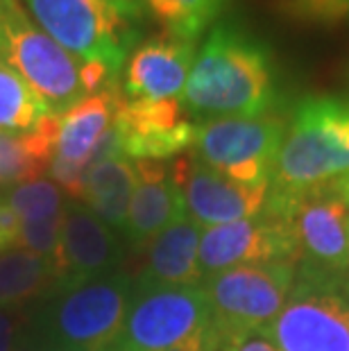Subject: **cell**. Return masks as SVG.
I'll use <instances>...</instances> for the list:
<instances>
[{
	"label": "cell",
	"mask_w": 349,
	"mask_h": 351,
	"mask_svg": "<svg viewBox=\"0 0 349 351\" xmlns=\"http://www.w3.org/2000/svg\"><path fill=\"white\" fill-rule=\"evenodd\" d=\"M277 102L270 48L236 23H218L195 55L182 93L191 116H263Z\"/></svg>",
	"instance_id": "6da1fadb"
},
{
	"label": "cell",
	"mask_w": 349,
	"mask_h": 351,
	"mask_svg": "<svg viewBox=\"0 0 349 351\" xmlns=\"http://www.w3.org/2000/svg\"><path fill=\"white\" fill-rule=\"evenodd\" d=\"M349 177V102L333 95H309L295 107L286 127L270 189L309 193Z\"/></svg>",
	"instance_id": "7a4b0ae2"
},
{
	"label": "cell",
	"mask_w": 349,
	"mask_h": 351,
	"mask_svg": "<svg viewBox=\"0 0 349 351\" xmlns=\"http://www.w3.org/2000/svg\"><path fill=\"white\" fill-rule=\"evenodd\" d=\"M265 333L279 351H349V274L297 265L291 295Z\"/></svg>",
	"instance_id": "3957f363"
},
{
	"label": "cell",
	"mask_w": 349,
	"mask_h": 351,
	"mask_svg": "<svg viewBox=\"0 0 349 351\" xmlns=\"http://www.w3.org/2000/svg\"><path fill=\"white\" fill-rule=\"evenodd\" d=\"M0 64L16 71L55 114H64L88 95L86 62L29 23L19 0H3L0 5Z\"/></svg>",
	"instance_id": "277c9868"
},
{
	"label": "cell",
	"mask_w": 349,
	"mask_h": 351,
	"mask_svg": "<svg viewBox=\"0 0 349 351\" xmlns=\"http://www.w3.org/2000/svg\"><path fill=\"white\" fill-rule=\"evenodd\" d=\"M134 283L128 274H107L75 288L48 311L43 333L50 351H114L121 338Z\"/></svg>",
	"instance_id": "5b68a950"
},
{
	"label": "cell",
	"mask_w": 349,
	"mask_h": 351,
	"mask_svg": "<svg viewBox=\"0 0 349 351\" xmlns=\"http://www.w3.org/2000/svg\"><path fill=\"white\" fill-rule=\"evenodd\" d=\"M211 333V304L202 286H134L114 351H166Z\"/></svg>",
	"instance_id": "8992f818"
},
{
	"label": "cell",
	"mask_w": 349,
	"mask_h": 351,
	"mask_svg": "<svg viewBox=\"0 0 349 351\" xmlns=\"http://www.w3.org/2000/svg\"><path fill=\"white\" fill-rule=\"evenodd\" d=\"M36 23L62 48L118 75L132 48L130 21L107 0H27Z\"/></svg>",
	"instance_id": "52a82bcc"
},
{
	"label": "cell",
	"mask_w": 349,
	"mask_h": 351,
	"mask_svg": "<svg viewBox=\"0 0 349 351\" xmlns=\"http://www.w3.org/2000/svg\"><path fill=\"white\" fill-rule=\"evenodd\" d=\"M295 274L293 263H261L206 276L202 288L211 304L213 328L220 335L265 328L284 308Z\"/></svg>",
	"instance_id": "ba28073f"
},
{
	"label": "cell",
	"mask_w": 349,
	"mask_h": 351,
	"mask_svg": "<svg viewBox=\"0 0 349 351\" xmlns=\"http://www.w3.org/2000/svg\"><path fill=\"white\" fill-rule=\"evenodd\" d=\"M284 118L234 116L211 118L197 125L195 156L239 184H268L284 141Z\"/></svg>",
	"instance_id": "9c48e42d"
},
{
	"label": "cell",
	"mask_w": 349,
	"mask_h": 351,
	"mask_svg": "<svg viewBox=\"0 0 349 351\" xmlns=\"http://www.w3.org/2000/svg\"><path fill=\"white\" fill-rule=\"evenodd\" d=\"M263 211L291 222L302 252L297 265L329 274L349 272V206L336 184L295 195L268 189Z\"/></svg>",
	"instance_id": "30bf717a"
},
{
	"label": "cell",
	"mask_w": 349,
	"mask_h": 351,
	"mask_svg": "<svg viewBox=\"0 0 349 351\" xmlns=\"http://www.w3.org/2000/svg\"><path fill=\"white\" fill-rule=\"evenodd\" d=\"M197 258L206 279L239 265H297L302 252L291 222L281 215L261 211L254 218L202 229Z\"/></svg>",
	"instance_id": "8fae6325"
},
{
	"label": "cell",
	"mask_w": 349,
	"mask_h": 351,
	"mask_svg": "<svg viewBox=\"0 0 349 351\" xmlns=\"http://www.w3.org/2000/svg\"><path fill=\"white\" fill-rule=\"evenodd\" d=\"M170 175L184 193L186 215L200 227H218L254 218L268 199V184H239L218 170L204 166L195 154L177 156Z\"/></svg>",
	"instance_id": "7c38bea8"
},
{
	"label": "cell",
	"mask_w": 349,
	"mask_h": 351,
	"mask_svg": "<svg viewBox=\"0 0 349 351\" xmlns=\"http://www.w3.org/2000/svg\"><path fill=\"white\" fill-rule=\"evenodd\" d=\"M114 127L121 134L123 154L132 161H166L195 145L197 125L189 121L182 98L130 100L125 95Z\"/></svg>",
	"instance_id": "4fadbf2b"
},
{
	"label": "cell",
	"mask_w": 349,
	"mask_h": 351,
	"mask_svg": "<svg viewBox=\"0 0 349 351\" xmlns=\"http://www.w3.org/2000/svg\"><path fill=\"white\" fill-rule=\"evenodd\" d=\"M121 258L123 245L118 243L114 229L86 208H66L62 241L53 256L57 290L75 288L86 281L114 274Z\"/></svg>",
	"instance_id": "5bb4252c"
},
{
	"label": "cell",
	"mask_w": 349,
	"mask_h": 351,
	"mask_svg": "<svg viewBox=\"0 0 349 351\" xmlns=\"http://www.w3.org/2000/svg\"><path fill=\"white\" fill-rule=\"evenodd\" d=\"M193 62H195V41L177 36L145 41L128 59L125 95L130 100L180 98L189 82Z\"/></svg>",
	"instance_id": "9a60e30c"
},
{
	"label": "cell",
	"mask_w": 349,
	"mask_h": 351,
	"mask_svg": "<svg viewBox=\"0 0 349 351\" xmlns=\"http://www.w3.org/2000/svg\"><path fill=\"white\" fill-rule=\"evenodd\" d=\"M202 227L189 215L175 220L147 245L145 265L136 286H202L197 250Z\"/></svg>",
	"instance_id": "2e32d148"
},
{
	"label": "cell",
	"mask_w": 349,
	"mask_h": 351,
	"mask_svg": "<svg viewBox=\"0 0 349 351\" xmlns=\"http://www.w3.org/2000/svg\"><path fill=\"white\" fill-rule=\"evenodd\" d=\"M123 100L125 93L118 88V82L114 80L98 93L86 95L66 109L64 114H59L55 156L84 166L98 141L111 130L116 111Z\"/></svg>",
	"instance_id": "e0dca14e"
},
{
	"label": "cell",
	"mask_w": 349,
	"mask_h": 351,
	"mask_svg": "<svg viewBox=\"0 0 349 351\" xmlns=\"http://www.w3.org/2000/svg\"><path fill=\"white\" fill-rule=\"evenodd\" d=\"M186 215L184 193L173 175L139 182L130 202L125 236L136 247H147L166 227Z\"/></svg>",
	"instance_id": "ac0fdd59"
},
{
	"label": "cell",
	"mask_w": 349,
	"mask_h": 351,
	"mask_svg": "<svg viewBox=\"0 0 349 351\" xmlns=\"http://www.w3.org/2000/svg\"><path fill=\"white\" fill-rule=\"evenodd\" d=\"M136 186L139 175L134 161L118 156L86 170L82 199L86 202L88 211L98 215L107 227L125 234L130 202L134 197Z\"/></svg>",
	"instance_id": "d6986e66"
},
{
	"label": "cell",
	"mask_w": 349,
	"mask_h": 351,
	"mask_svg": "<svg viewBox=\"0 0 349 351\" xmlns=\"http://www.w3.org/2000/svg\"><path fill=\"white\" fill-rule=\"evenodd\" d=\"M55 286L57 272L50 258L21 247L0 254V308L21 306Z\"/></svg>",
	"instance_id": "ffe728a7"
},
{
	"label": "cell",
	"mask_w": 349,
	"mask_h": 351,
	"mask_svg": "<svg viewBox=\"0 0 349 351\" xmlns=\"http://www.w3.org/2000/svg\"><path fill=\"white\" fill-rule=\"evenodd\" d=\"M53 109L27 82L0 64V132L23 134L34 130Z\"/></svg>",
	"instance_id": "44dd1931"
},
{
	"label": "cell",
	"mask_w": 349,
	"mask_h": 351,
	"mask_svg": "<svg viewBox=\"0 0 349 351\" xmlns=\"http://www.w3.org/2000/svg\"><path fill=\"white\" fill-rule=\"evenodd\" d=\"M143 3L173 36L195 41L220 16L229 0H143Z\"/></svg>",
	"instance_id": "7402d4cb"
},
{
	"label": "cell",
	"mask_w": 349,
	"mask_h": 351,
	"mask_svg": "<svg viewBox=\"0 0 349 351\" xmlns=\"http://www.w3.org/2000/svg\"><path fill=\"white\" fill-rule=\"evenodd\" d=\"M7 202L16 211L21 222H41L64 213L62 191L55 182H48V179L14 186L7 195Z\"/></svg>",
	"instance_id": "603a6c76"
},
{
	"label": "cell",
	"mask_w": 349,
	"mask_h": 351,
	"mask_svg": "<svg viewBox=\"0 0 349 351\" xmlns=\"http://www.w3.org/2000/svg\"><path fill=\"white\" fill-rule=\"evenodd\" d=\"M48 168L27 150L23 134L0 132V186H19L41 179Z\"/></svg>",
	"instance_id": "cb8c5ba5"
},
{
	"label": "cell",
	"mask_w": 349,
	"mask_h": 351,
	"mask_svg": "<svg viewBox=\"0 0 349 351\" xmlns=\"http://www.w3.org/2000/svg\"><path fill=\"white\" fill-rule=\"evenodd\" d=\"M66 213V208H64ZM64 213L55 215V218L41 220V222H23L21 227V241L19 247L41 254L53 261L55 252L59 247V241H62V229H64Z\"/></svg>",
	"instance_id": "d4e9b609"
},
{
	"label": "cell",
	"mask_w": 349,
	"mask_h": 351,
	"mask_svg": "<svg viewBox=\"0 0 349 351\" xmlns=\"http://www.w3.org/2000/svg\"><path fill=\"white\" fill-rule=\"evenodd\" d=\"M286 7L291 16L313 23H333L349 14V0H288Z\"/></svg>",
	"instance_id": "484cf974"
},
{
	"label": "cell",
	"mask_w": 349,
	"mask_h": 351,
	"mask_svg": "<svg viewBox=\"0 0 349 351\" xmlns=\"http://www.w3.org/2000/svg\"><path fill=\"white\" fill-rule=\"evenodd\" d=\"M48 175L55 179V184L59 189H64L66 193H71L73 197L82 199V193H84V175L86 170L82 163H73L66 161L62 156H53L48 166Z\"/></svg>",
	"instance_id": "4316f807"
},
{
	"label": "cell",
	"mask_w": 349,
	"mask_h": 351,
	"mask_svg": "<svg viewBox=\"0 0 349 351\" xmlns=\"http://www.w3.org/2000/svg\"><path fill=\"white\" fill-rule=\"evenodd\" d=\"M220 351H279L272 338L265 333V328L245 331L234 335H220Z\"/></svg>",
	"instance_id": "83f0119b"
},
{
	"label": "cell",
	"mask_w": 349,
	"mask_h": 351,
	"mask_svg": "<svg viewBox=\"0 0 349 351\" xmlns=\"http://www.w3.org/2000/svg\"><path fill=\"white\" fill-rule=\"evenodd\" d=\"M21 227H23V222H21L16 211L10 206L7 197H0V254L19 247Z\"/></svg>",
	"instance_id": "f1b7e54d"
},
{
	"label": "cell",
	"mask_w": 349,
	"mask_h": 351,
	"mask_svg": "<svg viewBox=\"0 0 349 351\" xmlns=\"http://www.w3.org/2000/svg\"><path fill=\"white\" fill-rule=\"evenodd\" d=\"M16 331H19V319L7 308H0V351H14Z\"/></svg>",
	"instance_id": "f546056e"
},
{
	"label": "cell",
	"mask_w": 349,
	"mask_h": 351,
	"mask_svg": "<svg viewBox=\"0 0 349 351\" xmlns=\"http://www.w3.org/2000/svg\"><path fill=\"white\" fill-rule=\"evenodd\" d=\"M107 3H109L111 7H114V10L121 12L128 21H130V19H134L136 14H139V10H141V7H139V0H107Z\"/></svg>",
	"instance_id": "4dcf8cb0"
},
{
	"label": "cell",
	"mask_w": 349,
	"mask_h": 351,
	"mask_svg": "<svg viewBox=\"0 0 349 351\" xmlns=\"http://www.w3.org/2000/svg\"><path fill=\"white\" fill-rule=\"evenodd\" d=\"M336 189L340 193V197H343L347 202V206H349V177L347 179H340V182L336 184Z\"/></svg>",
	"instance_id": "1f68e13d"
},
{
	"label": "cell",
	"mask_w": 349,
	"mask_h": 351,
	"mask_svg": "<svg viewBox=\"0 0 349 351\" xmlns=\"http://www.w3.org/2000/svg\"><path fill=\"white\" fill-rule=\"evenodd\" d=\"M14 351H50V349H43V347H16V349H14Z\"/></svg>",
	"instance_id": "d6a6232c"
},
{
	"label": "cell",
	"mask_w": 349,
	"mask_h": 351,
	"mask_svg": "<svg viewBox=\"0 0 349 351\" xmlns=\"http://www.w3.org/2000/svg\"><path fill=\"white\" fill-rule=\"evenodd\" d=\"M0 5H3V0H0Z\"/></svg>",
	"instance_id": "836d02e7"
}]
</instances>
